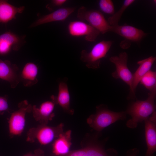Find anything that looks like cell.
<instances>
[{
	"label": "cell",
	"mask_w": 156,
	"mask_h": 156,
	"mask_svg": "<svg viewBox=\"0 0 156 156\" xmlns=\"http://www.w3.org/2000/svg\"><path fill=\"white\" fill-rule=\"evenodd\" d=\"M24 37L7 31L0 35V55L8 53L12 49L17 51L24 42Z\"/></svg>",
	"instance_id": "cell-11"
},
{
	"label": "cell",
	"mask_w": 156,
	"mask_h": 156,
	"mask_svg": "<svg viewBox=\"0 0 156 156\" xmlns=\"http://www.w3.org/2000/svg\"><path fill=\"white\" fill-rule=\"evenodd\" d=\"M57 156H87V155L85 147L77 150L70 151L65 155Z\"/></svg>",
	"instance_id": "cell-25"
},
{
	"label": "cell",
	"mask_w": 156,
	"mask_h": 156,
	"mask_svg": "<svg viewBox=\"0 0 156 156\" xmlns=\"http://www.w3.org/2000/svg\"><path fill=\"white\" fill-rule=\"evenodd\" d=\"M23 6L17 7L5 0H0V22L6 23L15 18L16 15L22 13Z\"/></svg>",
	"instance_id": "cell-19"
},
{
	"label": "cell",
	"mask_w": 156,
	"mask_h": 156,
	"mask_svg": "<svg viewBox=\"0 0 156 156\" xmlns=\"http://www.w3.org/2000/svg\"><path fill=\"white\" fill-rule=\"evenodd\" d=\"M135 1L134 0L124 1L120 9L108 18L107 21L109 24L111 26L118 25V23L124 12L127 8Z\"/></svg>",
	"instance_id": "cell-21"
},
{
	"label": "cell",
	"mask_w": 156,
	"mask_h": 156,
	"mask_svg": "<svg viewBox=\"0 0 156 156\" xmlns=\"http://www.w3.org/2000/svg\"><path fill=\"white\" fill-rule=\"evenodd\" d=\"M139 152V150L137 148L131 149L127 151L126 156H137Z\"/></svg>",
	"instance_id": "cell-27"
},
{
	"label": "cell",
	"mask_w": 156,
	"mask_h": 156,
	"mask_svg": "<svg viewBox=\"0 0 156 156\" xmlns=\"http://www.w3.org/2000/svg\"><path fill=\"white\" fill-rule=\"evenodd\" d=\"M112 44L111 41L102 40L94 45L90 52L82 50L81 52V60L89 68H99L101 60L105 57Z\"/></svg>",
	"instance_id": "cell-4"
},
{
	"label": "cell",
	"mask_w": 156,
	"mask_h": 156,
	"mask_svg": "<svg viewBox=\"0 0 156 156\" xmlns=\"http://www.w3.org/2000/svg\"><path fill=\"white\" fill-rule=\"evenodd\" d=\"M18 70L16 64L9 60L0 59V78L9 82L13 88L16 87L20 81Z\"/></svg>",
	"instance_id": "cell-12"
},
{
	"label": "cell",
	"mask_w": 156,
	"mask_h": 156,
	"mask_svg": "<svg viewBox=\"0 0 156 156\" xmlns=\"http://www.w3.org/2000/svg\"><path fill=\"white\" fill-rule=\"evenodd\" d=\"M53 95L51 97V100L42 103L38 107L32 106L31 112L34 118L40 125H47L55 116L53 112L55 105Z\"/></svg>",
	"instance_id": "cell-9"
},
{
	"label": "cell",
	"mask_w": 156,
	"mask_h": 156,
	"mask_svg": "<svg viewBox=\"0 0 156 156\" xmlns=\"http://www.w3.org/2000/svg\"><path fill=\"white\" fill-rule=\"evenodd\" d=\"M156 96V88L150 91L146 100H137L129 105L125 111L131 116L126 123L127 127L135 128L139 123L144 121L155 111Z\"/></svg>",
	"instance_id": "cell-1"
},
{
	"label": "cell",
	"mask_w": 156,
	"mask_h": 156,
	"mask_svg": "<svg viewBox=\"0 0 156 156\" xmlns=\"http://www.w3.org/2000/svg\"><path fill=\"white\" fill-rule=\"evenodd\" d=\"M151 91L156 88V72L150 70L141 78L140 82Z\"/></svg>",
	"instance_id": "cell-22"
},
{
	"label": "cell",
	"mask_w": 156,
	"mask_h": 156,
	"mask_svg": "<svg viewBox=\"0 0 156 156\" xmlns=\"http://www.w3.org/2000/svg\"><path fill=\"white\" fill-rule=\"evenodd\" d=\"M69 34L73 37L83 36L86 41H94L100 33L88 23L82 21H74L68 26Z\"/></svg>",
	"instance_id": "cell-8"
},
{
	"label": "cell",
	"mask_w": 156,
	"mask_h": 156,
	"mask_svg": "<svg viewBox=\"0 0 156 156\" xmlns=\"http://www.w3.org/2000/svg\"><path fill=\"white\" fill-rule=\"evenodd\" d=\"M128 55L126 52H122L118 56L111 57L109 61L114 64L116 70L112 73V77L116 79H120L126 83L130 88L129 96L132 92V85L133 74L127 66Z\"/></svg>",
	"instance_id": "cell-7"
},
{
	"label": "cell",
	"mask_w": 156,
	"mask_h": 156,
	"mask_svg": "<svg viewBox=\"0 0 156 156\" xmlns=\"http://www.w3.org/2000/svg\"><path fill=\"white\" fill-rule=\"evenodd\" d=\"M63 127L62 123L55 127L40 124L29 129L26 141L31 143L37 142L42 145H47L54 141L63 132Z\"/></svg>",
	"instance_id": "cell-3"
},
{
	"label": "cell",
	"mask_w": 156,
	"mask_h": 156,
	"mask_svg": "<svg viewBox=\"0 0 156 156\" xmlns=\"http://www.w3.org/2000/svg\"><path fill=\"white\" fill-rule=\"evenodd\" d=\"M147 149L145 156H154L156 151V112L144 121Z\"/></svg>",
	"instance_id": "cell-10"
},
{
	"label": "cell",
	"mask_w": 156,
	"mask_h": 156,
	"mask_svg": "<svg viewBox=\"0 0 156 156\" xmlns=\"http://www.w3.org/2000/svg\"><path fill=\"white\" fill-rule=\"evenodd\" d=\"M11 110L10 109L6 96H0V115L5 112H10Z\"/></svg>",
	"instance_id": "cell-24"
},
{
	"label": "cell",
	"mask_w": 156,
	"mask_h": 156,
	"mask_svg": "<svg viewBox=\"0 0 156 156\" xmlns=\"http://www.w3.org/2000/svg\"><path fill=\"white\" fill-rule=\"evenodd\" d=\"M156 59V57L151 56L138 62L137 64L139 65V67L133 74L132 92L131 95L128 96L129 99L135 98V90L140 80L146 73L151 70Z\"/></svg>",
	"instance_id": "cell-13"
},
{
	"label": "cell",
	"mask_w": 156,
	"mask_h": 156,
	"mask_svg": "<svg viewBox=\"0 0 156 156\" xmlns=\"http://www.w3.org/2000/svg\"><path fill=\"white\" fill-rule=\"evenodd\" d=\"M54 98L56 104L60 105L65 112L71 115L74 114V110L70 107V93L66 82L62 81L59 83L57 95L54 96Z\"/></svg>",
	"instance_id": "cell-17"
},
{
	"label": "cell",
	"mask_w": 156,
	"mask_h": 156,
	"mask_svg": "<svg viewBox=\"0 0 156 156\" xmlns=\"http://www.w3.org/2000/svg\"><path fill=\"white\" fill-rule=\"evenodd\" d=\"M77 17L85 21L98 30L100 33L104 34L111 32L112 26L108 22L103 14L95 10H88L84 6L80 7L78 10Z\"/></svg>",
	"instance_id": "cell-6"
},
{
	"label": "cell",
	"mask_w": 156,
	"mask_h": 156,
	"mask_svg": "<svg viewBox=\"0 0 156 156\" xmlns=\"http://www.w3.org/2000/svg\"><path fill=\"white\" fill-rule=\"evenodd\" d=\"M71 131L62 133L53 141L52 144L51 156L65 155L70 151L71 145Z\"/></svg>",
	"instance_id": "cell-16"
},
{
	"label": "cell",
	"mask_w": 156,
	"mask_h": 156,
	"mask_svg": "<svg viewBox=\"0 0 156 156\" xmlns=\"http://www.w3.org/2000/svg\"><path fill=\"white\" fill-rule=\"evenodd\" d=\"M111 32H114L130 41L138 42L146 35L143 30L129 25L112 26Z\"/></svg>",
	"instance_id": "cell-15"
},
{
	"label": "cell",
	"mask_w": 156,
	"mask_h": 156,
	"mask_svg": "<svg viewBox=\"0 0 156 156\" xmlns=\"http://www.w3.org/2000/svg\"><path fill=\"white\" fill-rule=\"evenodd\" d=\"M32 107L27 100H24L18 103V109L11 114L8 122L11 138L19 136L23 133L25 125L26 115L31 112Z\"/></svg>",
	"instance_id": "cell-5"
},
{
	"label": "cell",
	"mask_w": 156,
	"mask_h": 156,
	"mask_svg": "<svg viewBox=\"0 0 156 156\" xmlns=\"http://www.w3.org/2000/svg\"><path fill=\"white\" fill-rule=\"evenodd\" d=\"M99 5L101 10L105 13L112 15L115 12L114 3L111 0H100Z\"/></svg>",
	"instance_id": "cell-23"
},
{
	"label": "cell",
	"mask_w": 156,
	"mask_h": 156,
	"mask_svg": "<svg viewBox=\"0 0 156 156\" xmlns=\"http://www.w3.org/2000/svg\"><path fill=\"white\" fill-rule=\"evenodd\" d=\"M125 111L115 112L109 110L105 105L97 106L95 114L90 115L87 122L90 127L98 132L120 120H125L127 118Z\"/></svg>",
	"instance_id": "cell-2"
},
{
	"label": "cell",
	"mask_w": 156,
	"mask_h": 156,
	"mask_svg": "<svg viewBox=\"0 0 156 156\" xmlns=\"http://www.w3.org/2000/svg\"><path fill=\"white\" fill-rule=\"evenodd\" d=\"M73 7L62 8L45 15L32 23L30 27H34L44 24L65 20L75 11Z\"/></svg>",
	"instance_id": "cell-14"
},
{
	"label": "cell",
	"mask_w": 156,
	"mask_h": 156,
	"mask_svg": "<svg viewBox=\"0 0 156 156\" xmlns=\"http://www.w3.org/2000/svg\"><path fill=\"white\" fill-rule=\"evenodd\" d=\"M87 156H117L116 151L112 148L106 151L101 145L96 143H92L86 147Z\"/></svg>",
	"instance_id": "cell-20"
},
{
	"label": "cell",
	"mask_w": 156,
	"mask_h": 156,
	"mask_svg": "<svg viewBox=\"0 0 156 156\" xmlns=\"http://www.w3.org/2000/svg\"><path fill=\"white\" fill-rule=\"evenodd\" d=\"M23 156H44V151L40 148L34 150V152H29Z\"/></svg>",
	"instance_id": "cell-26"
},
{
	"label": "cell",
	"mask_w": 156,
	"mask_h": 156,
	"mask_svg": "<svg viewBox=\"0 0 156 156\" xmlns=\"http://www.w3.org/2000/svg\"><path fill=\"white\" fill-rule=\"evenodd\" d=\"M67 1L66 0H53L52 1V3L55 6H59L63 5Z\"/></svg>",
	"instance_id": "cell-28"
},
{
	"label": "cell",
	"mask_w": 156,
	"mask_h": 156,
	"mask_svg": "<svg viewBox=\"0 0 156 156\" xmlns=\"http://www.w3.org/2000/svg\"><path fill=\"white\" fill-rule=\"evenodd\" d=\"M38 68L34 63L29 62L25 65L19 75L20 81L25 87H29L38 82Z\"/></svg>",
	"instance_id": "cell-18"
}]
</instances>
